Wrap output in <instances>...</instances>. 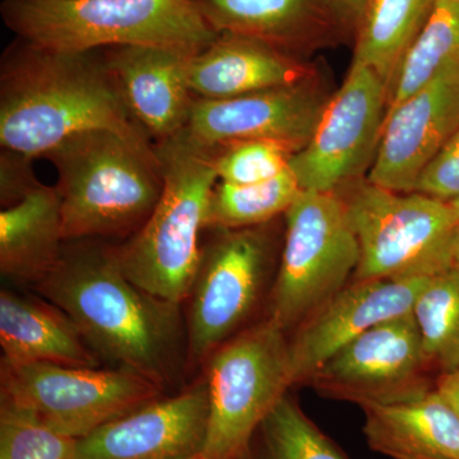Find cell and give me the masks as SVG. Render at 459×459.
<instances>
[{"label":"cell","mask_w":459,"mask_h":459,"mask_svg":"<svg viewBox=\"0 0 459 459\" xmlns=\"http://www.w3.org/2000/svg\"><path fill=\"white\" fill-rule=\"evenodd\" d=\"M35 289L74 320L100 360L162 388L188 371L181 305L129 280L117 261V244L66 241L59 264Z\"/></svg>","instance_id":"1"},{"label":"cell","mask_w":459,"mask_h":459,"mask_svg":"<svg viewBox=\"0 0 459 459\" xmlns=\"http://www.w3.org/2000/svg\"><path fill=\"white\" fill-rule=\"evenodd\" d=\"M96 129L147 137L100 50L62 53L14 39L0 57V146L44 159Z\"/></svg>","instance_id":"2"},{"label":"cell","mask_w":459,"mask_h":459,"mask_svg":"<svg viewBox=\"0 0 459 459\" xmlns=\"http://www.w3.org/2000/svg\"><path fill=\"white\" fill-rule=\"evenodd\" d=\"M44 159L56 170L65 243H122L146 223L164 190L161 160L142 135L80 133Z\"/></svg>","instance_id":"3"},{"label":"cell","mask_w":459,"mask_h":459,"mask_svg":"<svg viewBox=\"0 0 459 459\" xmlns=\"http://www.w3.org/2000/svg\"><path fill=\"white\" fill-rule=\"evenodd\" d=\"M16 38L62 53L114 47L195 54L219 36L190 0H2Z\"/></svg>","instance_id":"4"},{"label":"cell","mask_w":459,"mask_h":459,"mask_svg":"<svg viewBox=\"0 0 459 459\" xmlns=\"http://www.w3.org/2000/svg\"><path fill=\"white\" fill-rule=\"evenodd\" d=\"M155 147L164 190L146 223L117 244V261L135 285L183 305L197 277L202 232L219 177L204 148L179 135Z\"/></svg>","instance_id":"5"},{"label":"cell","mask_w":459,"mask_h":459,"mask_svg":"<svg viewBox=\"0 0 459 459\" xmlns=\"http://www.w3.org/2000/svg\"><path fill=\"white\" fill-rule=\"evenodd\" d=\"M359 244L352 280L428 279L455 265L451 204L360 179L336 192Z\"/></svg>","instance_id":"6"},{"label":"cell","mask_w":459,"mask_h":459,"mask_svg":"<svg viewBox=\"0 0 459 459\" xmlns=\"http://www.w3.org/2000/svg\"><path fill=\"white\" fill-rule=\"evenodd\" d=\"M283 216L265 318L289 334L352 281L360 252L337 193L303 190Z\"/></svg>","instance_id":"7"},{"label":"cell","mask_w":459,"mask_h":459,"mask_svg":"<svg viewBox=\"0 0 459 459\" xmlns=\"http://www.w3.org/2000/svg\"><path fill=\"white\" fill-rule=\"evenodd\" d=\"M274 222V221H273ZM273 222L255 228L211 230L186 316L188 370L249 327L277 272Z\"/></svg>","instance_id":"8"},{"label":"cell","mask_w":459,"mask_h":459,"mask_svg":"<svg viewBox=\"0 0 459 459\" xmlns=\"http://www.w3.org/2000/svg\"><path fill=\"white\" fill-rule=\"evenodd\" d=\"M210 425L202 459H237L292 382L289 337L263 318L204 361Z\"/></svg>","instance_id":"9"},{"label":"cell","mask_w":459,"mask_h":459,"mask_svg":"<svg viewBox=\"0 0 459 459\" xmlns=\"http://www.w3.org/2000/svg\"><path fill=\"white\" fill-rule=\"evenodd\" d=\"M161 385L123 368L51 362L0 368V397L33 411L51 429L81 439L164 394Z\"/></svg>","instance_id":"10"},{"label":"cell","mask_w":459,"mask_h":459,"mask_svg":"<svg viewBox=\"0 0 459 459\" xmlns=\"http://www.w3.org/2000/svg\"><path fill=\"white\" fill-rule=\"evenodd\" d=\"M386 83L377 72L353 65L331 96L309 142L292 157L291 170L305 192L336 193L362 179L373 165L386 114Z\"/></svg>","instance_id":"11"},{"label":"cell","mask_w":459,"mask_h":459,"mask_svg":"<svg viewBox=\"0 0 459 459\" xmlns=\"http://www.w3.org/2000/svg\"><path fill=\"white\" fill-rule=\"evenodd\" d=\"M412 313L379 323L332 355L307 380L325 397L391 403L435 385Z\"/></svg>","instance_id":"12"},{"label":"cell","mask_w":459,"mask_h":459,"mask_svg":"<svg viewBox=\"0 0 459 459\" xmlns=\"http://www.w3.org/2000/svg\"><path fill=\"white\" fill-rule=\"evenodd\" d=\"M210 425L207 382L159 397L78 439L75 459H202Z\"/></svg>","instance_id":"13"},{"label":"cell","mask_w":459,"mask_h":459,"mask_svg":"<svg viewBox=\"0 0 459 459\" xmlns=\"http://www.w3.org/2000/svg\"><path fill=\"white\" fill-rule=\"evenodd\" d=\"M331 96L319 81L223 100L195 99L179 137L211 147L243 140H272L299 151L312 137Z\"/></svg>","instance_id":"14"},{"label":"cell","mask_w":459,"mask_h":459,"mask_svg":"<svg viewBox=\"0 0 459 459\" xmlns=\"http://www.w3.org/2000/svg\"><path fill=\"white\" fill-rule=\"evenodd\" d=\"M458 131L459 65H449L386 111L367 179L394 192H413L429 162Z\"/></svg>","instance_id":"15"},{"label":"cell","mask_w":459,"mask_h":459,"mask_svg":"<svg viewBox=\"0 0 459 459\" xmlns=\"http://www.w3.org/2000/svg\"><path fill=\"white\" fill-rule=\"evenodd\" d=\"M429 279L350 281L289 338L294 385H307L332 355L364 332L412 312Z\"/></svg>","instance_id":"16"},{"label":"cell","mask_w":459,"mask_h":459,"mask_svg":"<svg viewBox=\"0 0 459 459\" xmlns=\"http://www.w3.org/2000/svg\"><path fill=\"white\" fill-rule=\"evenodd\" d=\"M100 53L133 120L153 144L186 129L195 101L189 87L195 54L156 47H114Z\"/></svg>","instance_id":"17"},{"label":"cell","mask_w":459,"mask_h":459,"mask_svg":"<svg viewBox=\"0 0 459 459\" xmlns=\"http://www.w3.org/2000/svg\"><path fill=\"white\" fill-rule=\"evenodd\" d=\"M217 33L303 57L349 35L332 0H190Z\"/></svg>","instance_id":"18"},{"label":"cell","mask_w":459,"mask_h":459,"mask_svg":"<svg viewBox=\"0 0 459 459\" xmlns=\"http://www.w3.org/2000/svg\"><path fill=\"white\" fill-rule=\"evenodd\" d=\"M314 80L316 69L303 57L231 33H219L189 62V87L198 100L238 98Z\"/></svg>","instance_id":"19"},{"label":"cell","mask_w":459,"mask_h":459,"mask_svg":"<svg viewBox=\"0 0 459 459\" xmlns=\"http://www.w3.org/2000/svg\"><path fill=\"white\" fill-rule=\"evenodd\" d=\"M361 410L371 451L392 459H459V416L437 386Z\"/></svg>","instance_id":"20"},{"label":"cell","mask_w":459,"mask_h":459,"mask_svg":"<svg viewBox=\"0 0 459 459\" xmlns=\"http://www.w3.org/2000/svg\"><path fill=\"white\" fill-rule=\"evenodd\" d=\"M2 362H51L68 367H100L99 356L74 320L47 299L0 292Z\"/></svg>","instance_id":"21"},{"label":"cell","mask_w":459,"mask_h":459,"mask_svg":"<svg viewBox=\"0 0 459 459\" xmlns=\"http://www.w3.org/2000/svg\"><path fill=\"white\" fill-rule=\"evenodd\" d=\"M62 204L56 186H42L0 212V272L17 285L35 287L62 259Z\"/></svg>","instance_id":"22"},{"label":"cell","mask_w":459,"mask_h":459,"mask_svg":"<svg viewBox=\"0 0 459 459\" xmlns=\"http://www.w3.org/2000/svg\"><path fill=\"white\" fill-rule=\"evenodd\" d=\"M435 0H368L356 26L353 65L373 69L386 89L427 23Z\"/></svg>","instance_id":"23"},{"label":"cell","mask_w":459,"mask_h":459,"mask_svg":"<svg viewBox=\"0 0 459 459\" xmlns=\"http://www.w3.org/2000/svg\"><path fill=\"white\" fill-rule=\"evenodd\" d=\"M449 65H459V0H435L427 23L388 84L386 111Z\"/></svg>","instance_id":"24"},{"label":"cell","mask_w":459,"mask_h":459,"mask_svg":"<svg viewBox=\"0 0 459 459\" xmlns=\"http://www.w3.org/2000/svg\"><path fill=\"white\" fill-rule=\"evenodd\" d=\"M291 169L273 179L253 184L217 181L208 205L205 231L255 228L276 221L301 195Z\"/></svg>","instance_id":"25"},{"label":"cell","mask_w":459,"mask_h":459,"mask_svg":"<svg viewBox=\"0 0 459 459\" xmlns=\"http://www.w3.org/2000/svg\"><path fill=\"white\" fill-rule=\"evenodd\" d=\"M237 459H350L291 394L263 420Z\"/></svg>","instance_id":"26"},{"label":"cell","mask_w":459,"mask_h":459,"mask_svg":"<svg viewBox=\"0 0 459 459\" xmlns=\"http://www.w3.org/2000/svg\"><path fill=\"white\" fill-rule=\"evenodd\" d=\"M431 370L440 374L459 365V265L428 280L412 307Z\"/></svg>","instance_id":"27"},{"label":"cell","mask_w":459,"mask_h":459,"mask_svg":"<svg viewBox=\"0 0 459 459\" xmlns=\"http://www.w3.org/2000/svg\"><path fill=\"white\" fill-rule=\"evenodd\" d=\"M77 443L33 411L0 397V459H75Z\"/></svg>","instance_id":"28"},{"label":"cell","mask_w":459,"mask_h":459,"mask_svg":"<svg viewBox=\"0 0 459 459\" xmlns=\"http://www.w3.org/2000/svg\"><path fill=\"white\" fill-rule=\"evenodd\" d=\"M202 148L210 156L219 181L229 184L273 179L291 169L292 157L299 152L291 144L272 140L234 141Z\"/></svg>","instance_id":"29"},{"label":"cell","mask_w":459,"mask_h":459,"mask_svg":"<svg viewBox=\"0 0 459 459\" xmlns=\"http://www.w3.org/2000/svg\"><path fill=\"white\" fill-rule=\"evenodd\" d=\"M413 192L446 202L459 199V131L420 175Z\"/></svg>","instance_id":"30"},{"label":"cell","mask_w":459,"mask_h":459,"mask_svg":"<svg viewBox=\"0 0 459 459\" xmlns=\"http://www.w3.org/2000/svg\"><path fill=\"white\" fill-rule=\"evenodd\" d=\"M35 159L2 148L0 152V204L12 207L40 189L44 184L36 177L32 161Z\"/></svg>","instance_id":"31"},{"label":"cell","mask_w":459,"mask_h":459,"mask_svg":"<svg viewBox=\"0 0 459 459\" xmlns=\"http://www.w3.org/2000/svg\"><path fill=\"white\" fill-rule=\"evenodd\" d=\"M435 386L459 416V365L455 369L437 376Z\"/></svg>","instance_id":"32"},{"label":"cell","mask_w":459,"mask_h":459,"mask_svg":"<svg viewBox=\"0 0 459 459\" xmlns=\"http://www.w3.org/2000/svg\"><path fill=\"white\" fill-rule=\"evenodd\" d=\"M332 2L336 7L343 26L349 33L353 35L368 0H332Z\"/></svg>","instance_id":"33"},{"label":"cell","mask_w":459,"mask_h":459,"mask_svg":"<svg viewBox=\"0 0 459 459\" xmlns=\"http://www.w3.org/2000/svg\"><path fill=\"white\" fill-rule=\"evenodd\" d=\"M455 264L459 265V221L455 235Z\"/></svg>","instance_id":"34"},{"label":"cell","mask_w":459,"mask_h":459,"mask_svg":"<svg viewBox=\"0 0 459 459\" xmlns=\"http://www.w3.org/2000/svg\"><path fill=\"white\" fill-rule=\"evenodd\" d=\"M453 210H455V214H457L458 220H459V199L457 201L453 202L451 204Z\"/></svg>","instance_id":"35"}]
</instances>
